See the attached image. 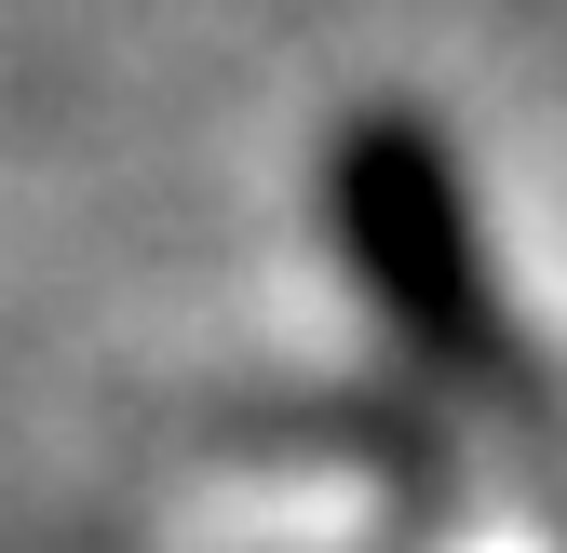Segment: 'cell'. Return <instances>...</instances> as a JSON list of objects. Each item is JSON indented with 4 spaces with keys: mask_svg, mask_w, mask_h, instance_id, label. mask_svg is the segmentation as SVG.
<instances>
[{
    "mask_svg": "<svg viewBox=\"0 0 567 553\" xmlns=\"http://www.w3.org/2000/svg\"><path fill=\"white\" fill-rule=\"evenodd\" d=\"M311 217L338 243V270L365 284V311L405 337L419 365L446 378H527L514 352V298H501V243H486V202L460 176V149L419 108H351L311 163Z\"/></svg>",
    "mask_w": 567,
    "mask_h": 553,
    "instance_id": "cell-1",
    "label": "cell"
}]
</instances>
